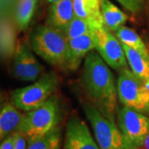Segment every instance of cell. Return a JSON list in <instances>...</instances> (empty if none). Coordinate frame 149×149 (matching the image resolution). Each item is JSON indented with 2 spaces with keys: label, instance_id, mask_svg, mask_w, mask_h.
Returning a JSON list of instances; mask_svg holds the SVG:
<instances>
[{
  "label": "cell",
  "instance_id": "10",
  "mask_svg": "<svg viewBox=\"0 0 149 149\" xmlns=\"http://www.w3.org/2000/svg\"><path fill=\"white\" fill-rule=\"evenodd\" d=\"M96 49V32L68 40L66 69L75 70L91 52Z\"/></svg>",
  "mask_w": 149,
  "mask_h": 149
},
{
  "label": "cell",
  "instance_id": "28",
  "mask_svg": "<svg viewBox=\"0 0 149 149\" xmlns=\"http://www.w3.org/2000/svg\"><path fill=\"white\" fill-rule=\"evenodd\" d=\"M57 1H60V0H47V2L51 4L52 3H55V2H57Z\"/></svg>",
  "mask_w": 149,
  "mask_h": 149
},
{
  "label": "cell",
  "instance_id": "16",
  "mask_svg": "<svg viewBox=\"0 0 149 149\" xmlns=\"http://www.w3.org/2000/svg\"><path fill=\"white\" fill-rule=\"evenodd\" d=\"M37 1L38 0H14L13 16L19 31H25L28 27L34 16Z\"/></svg>",
  "mask_w": 149,
  "mask_h": 149
},
{
  "label": "cell",
  "instance_id": "17",
  "mask_svg": "<svg viewBox=\"0 0 149 149\" xmlns=\"http://www.w3.org/2000/svg\"><path fill=\"white\" fill-rule=\"evenodd\" d=\"M114 34L123 45H125L143 53L149 54L148 49L143 39L132 28L123 26L117 32H114Z\"/></svg>",
  "mask_w": 149,
  "mask_h": 149
},
{
  "label": "cell",
  "instance_id": "21",
  "mask_svg": "<svg viewBox=\"0 0 149 149\" xmlns=\"http://www.w3.org/2000/svg\"><path fill=\"white\" fill-rule=\"evenodd\" d=\"M1 35H2V42L6 41V39H8V42L5 45L2 47V52L4 55L6 54L12 53L13 52V42H12V39L13 37H12L13 35V27L11 22L7 19L6 17H2V24H1Z\"/></svg>",
  "mask_w": 149,
  "mask_h": 149
},
{
  "label": "cell",
  "instance_id": "1",
  "mask_svg": "<svg viewBox=\"0 0 149 149\" xmlns=\"http://www.w3.org/2000/svg\"><path fill=\"white\" fill-rule=\"evenodd\" d=\"M82 84L92 104L105 117L116 123L117 83L109 65L95 50L85 59Z\"/></svg>",
  "mask_w": 149,
  "mask_h": 149
},
{
  "label": "cell",
  "instance_id": "2",
  "mask_svg": "<svg viewBox=\"0 0 149 149\" xmlns=\"http://www.w3.org/2000/svg\"><path fill=\"white\" fill-rule=\"evenodd\" d=\"M30 46L48 64L66 69L68 38L63 31L47 24L40 26L30 36Z\"/></svg>",
  "mask_w": 149,
  "mask_h": 149
},
{
  "label": "cell",
  "instance_id": "13",
  "mask_svg": "<svg viewBox=\"0 0 149 149\" xmlns=\"http://www.w3.org/2000/svg\"><path fill=\"white\" fill-rule=\"evenodd\" d=\"M25 114L22 113L13 103H6L0 113V138L6 139L20 130Z\"/></svg>",
  "mask_w": 149,
  "mask_h": 149
},
{
  "label": "cell",
  "instance_id": "12",
  "mask_svg": "<svg viewBox=\"0 0 149 149\" xmlns=\"http://www.w3.org/2000/svg\"><path fill=\"white\" fill-rule=\"evenodd\" d=\"M73 4L75 17L88 22L95 31L104 27L100 0H73Z\"/></svg>",
  "mask_w": 149,
  "mask_h": 149
},
{
  "label": "cell",
  "instance_id": "3",
  "mask_svg": "<svg viewBox=\"0 0 149 149\" xmlns=\"http://www.w3.org/2000/svg\"><path fill=\"white\" fill-rule=\"evenodd\" d=\"M61 118L59 99L53 95L42 106L25 113L19 131L26 136L27 141L42 138L58 127Z\"/></svg>",
  "mask_w": 149,
  "mask_h": 149
},
{
  "label": "cell",
  "instance_id": "20",
  "mask_svg": "<svg viewBox=\"0 0 149 149\" xmlns=\"http://www.w3.org/2000/svg\"><path fill=\"white\" fill-rule=\"evenodd\" d=\"M95 32L96 31L88 22L80 19L77 17H74V19L71 21V22L68 25V27L64 31L68 40L74 39L76 37H81L83 35H86Z\"/></svg>",
  "mask_w": 149,
  "mask_h": 149
},
{
  "label": "cell",
  "instance_id": "23",
  "mask_svg": "<svg viewBox=\"0 0 149 149\" xmlns=\"http://www.w3.org/2000/svg\"><path fill=\"white\" fill-rule=\"evenodd\" d=\"M128 12L133 14H139L143 10L146 0H116Z\"/></svg>",
  "mask_w": 149,
  "mask_h": 149
},
{
  "label": "cell",
  "instance_id": "22",
  "mask_svg": "<svg viewBox=\"0 0 149 149\" xmlns=\"http://www.w3.org/2000/svg\"><path fill=\"white\" fill-rule=\"evenodd\" d=\"M24 52H23V43L19 44L17 47L16 55H15V61H14V74L16 78L22 80L24 75Z\"/></svg>",
  "mask_w": 149,
  "mask_h": 149
},
{
  "label": "cell",
  "instance_id": "8",
  "mask_svg": "<svg viewBox=\"0 0 149 149\" xmlns=\"http://www.w3.org/2000/svg\"><path fill=\"white\" fill-rule=\"evenodd\" d=\"M96 51L106 64L114 70L128 68V61L122 43L105 27L96 31Z\"/></svg>",
  "mask_w": 149,
  "mask_h": 149
},
{
  "label": "cell",
  "instance_id": "27",
  "mask_svg": "<svg viewBox=\"0 0 149 149\" xmlns=\"http://www.w3.org/2000/svg\"><path fill=\"white\" fill-rule=\"evenodd\" d=\"M139 149H149V133L147 135V137L145 138L143 145L141 146V148Z\"/></svg>",
  "mask_w": 149,
  "mask_h": 149
},
{
  "label": "cell",
  "instance_id": "7",
  "mask_svg": "<svg viewBox=\"0 0 149 149\" xmlns=\"http://www.w3.org/2000/svg\"><path fill=\"white\" fill-rule=\"evenodd\" d=\"M116 120L128 149H139L149 133V117L121 104L117 107Z\"/></svg>",
  "mask_w": 149,
  "mask_h": 149
},
{
  "label": "cell",
  "instance_id": "6",
  "mask_svg": "<svg viewBox=\"0 0 149 149\" xmlns=\"http://www.w3.org/2000/svg\"><path fill=\"white\" fill-rule=\"evenodd\" d=\"M83 109L100 149H128L116 123L105 117L93 104H84Z\"/></svg>",
  "mask_w": 149,
  "mask_h": 149
},
{
  "label": "cell",
  "instance_id": "26",
  "mask_svg": "<svg viewBox=\"0 0 149 149\" xmlns=\"http://www.w3.org/2000/svg\"><path fill=\"white\" fill-rule=\"evenodd\" d=\"M13 3H14V0H1L2 14H3V13H5Z\"/></svg>",
  "mask_w": 149,
  "mask_h": 149
},
{
  "label": "cell",
  "instance_id": "18",
  "mask_svg": "<svg viewBox=\"0 0 149 149\" xmlns=\"http://www.w3.org/2000/svg\"><path fill=\"white\" fill-rule=\"evenodd\" d=\"M61 131L57 127L42 138L27 141V149H61Z\"/></svg>",
  "mask_w": 149,
  "mask_h": 149
},
{
  "label": "cell",
  "instance_id": "19",
  "mask_svg": "<svg viewBox=\"0 0 149 149\" xmlns=\"http://www.w3.org/2000/svg\"><path fill=\"white\" fill-rule=\"evenodd\" d=\"M23 52H24V75L23 81H35L37 80L38 77L41 75L43 70L42 65L38 62L36 57L29 49L27 45L23 44Z\"/></svg>",
  "mask_w": 149,
  "mask_h": 149
},
{
  "label": "cell",
  "instance_id": "25",
  "mask_svg": "<svg viewBox=\"0 0 149 149\" xmlns=\"http://www.w3.org/2000/svg\"><path fill=\"white\" fill-rule=\"evenodd\" d=\"M15 149H27V139L23 133L18 131L16 132Z\"/></svg>",
  "mask_w": 149,
  "mask_h": 149
},
{
  "label": "cell",
  "instance_id": "15",
  "mask_svg": "<svg viewBox=\"0 0 149 149\" xmlns=\"http://www.w3.org/2000/svg\"><path fill=\"white\" fill-rule=\"evenodd\" d=\"M123 45V44H122ZM130 70L139 78L149 83V54H145L123 45Z\"/></svg>",
  "mask_w": 149,
  "mask_h": 149
},
{
  "label": "cell",
  "instance_id": "24",
  "mask_svg": "<svg viewBox=\"0 0 149 149\" xmlns=\"http://www.w3.org/2000/svg\"><path fill=\"white\" fill-rule=\"evenodd\" d=\"M15 142H16V133L11 134L10 136L4 139L0 146V149H15Z\"/></svg>",
  "mask_w": 149,
  "mask_h": 149
},
{
  "label": "cell",
  "instance_id": "9",
  "mask_svg": "<svg viewBox=\"0 0 149 149\" xmlns=\"http://www.w3.org/2000/svg\"><path fill=\"white\" fill-rule=\"evenodd\" d=\"M63 149H100V147L85 121L72 116L66 123Z\"/></svg>",
  "mask_w": 149,
  "mask_h": 149
},
{
  "label": "cell",
  "instance_id": "11",
  "mask_svg": "<svg viewBox=\"0 0 149 149\" xmlns=\"http://www.w3.org/2000/svg\"><path fill=\"white\" fill-rule=\"evenodd\" d=\"M75 17L73 0H60L48 8L47 25L64 32Z\"/></svg>",
  "mask_w": 149,
  "mask_h": 149
},
{
  "label": "cell",
  "instance_id": "5",
  "mask_svg": "<svg viewBox=\"0 0 149 149\" xmlns=\"http://www.w3.org/2000/svg\"><path fill=\"white\" fill-rule=\"evenodd\" d=\"M117 91L121 104L149 113V83L139 78L128 67L118 70Z\"/></svg>",
  "mask_w": 149,
  "mask_h": 149
},
{
  "label": "cell",
  "instance_id": "4",
  "mask_svg": "<svg viewBox=\"0 0 149 149\" xmlns=\"http://www.w3.org/2000/svg\"><path fill=\"white\" fill-rule=\"evenodd\" d=\"M58 84L57 75L54 72H48L32 85L15 90L12 93V102L21 111H32L53 95Z\"/></svg>",
  "mask_w": 149,
  "mask_h": 149
},
{
  "label": "cell",
  "instance_id": "14",
  "mask_svg": "<svg viewBox=\"0 0 149 149\" xmlns=\"http://www.w3.org/2000/svg\"><path fill=\"white\" fill-rule=\"evenodd\" d=\"M102 18L104 27L112 32L118 30L128 21V15L109 0H100Z\"/></svg>",
  "mask_w": 149,
  "mask_h": 149
}]
</instances>
